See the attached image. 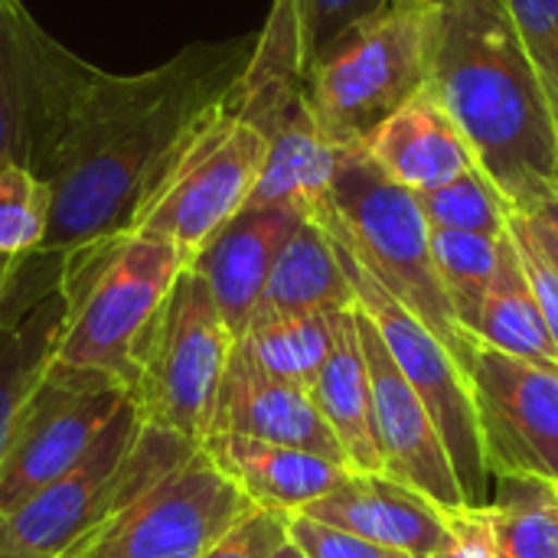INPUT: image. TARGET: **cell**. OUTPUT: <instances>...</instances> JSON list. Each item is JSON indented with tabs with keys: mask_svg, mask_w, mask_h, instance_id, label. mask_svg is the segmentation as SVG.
Instances as JSON below:
<instances>
[{
	"mask_svg": "<svg viewBox=\"0 0 558 558\" xmlns=\"http://www.w3.org/2000/svg\"><path fill=\"white\" fill-rule=\"evenodd\" d=\"M258 33L193 43L141 75L88 69L36 177L52 190L43 252H72L128 232L170 147L245 72Z\"/></svg>",
	"mask_w": 558,
	"mask_h": 558,
	"instance_id": "1",
	"label": "cell"
},
{
	"mask_svg": "<svg viewBox=\"0 0 558 558\" xmlns=\"http://www.w3.org/2000/svg\"><path fill=\"white\" fill-rule=\"evenodd\" d=\"M428 92L464 134L474 163L517 213L558 186V124L546 75L533 62L507 0H451Z\"/></svg>",
	"mask_w": 558,
	"mask_h": 558,
	"instance_id": "2",
	"label": "cell"
},
{
	"mask_svg": "<svg viewBox=\"0 0 558 558\" xmlns=\"http://www.w3.org/2000/svg\"><path fill=\"white\" fill-rule=\"evenodd\" d=\"M441 36V7L386 0L356 16L307 62V98L320 134L353 150L428 88Z\"/></svg>",
	"mask_w": 558,
	"mask_h": 558,
	"instance_id": "3",
	"label": "cell"
},
{
	"mask_svg": "<svg viewBox=\"0 0 558 558\" xmlns=\"http://www.w3.org/2000/svg\"><path fill=\"white\" fill-rule=\"evenodd\" d=\"M183 268L190 265L177 245L141 232L62 252V333L52 363L105 373L128 389L137 340Z\"/></svg>",
	"mask_w": 558,
	"mask_h": 558,
	"instance_id": "4",
	"label": "cell"
},
{
	"mask_svg": "<svg viewBox=\"0 0 558 558\" xmlns=\"http://www.w3.org/2000/svg\"><path fill=\"white\" fill-rule=\"evenodd\" d=\"M311 216L327 219L350 242L363 265L448 347L468 376L477 340L451 311L418 196L389 180L363 147H353L343 150L330 196Z\"/></svg>",
	"mask_w": 558,
	"mask_h": 558,
	"instance_id": "5",
	"label": "cell"
},
{
	"mask_svg": "<svg viewBox=\"0 0 558 558\" xmlns=\"http://www.w3.org/2000/svg\"><path fill=\"white\" fill-rule=\"evenodd\" d=\"M265 157V134L239 118L226 95L160 160L137 199L128 232L157 235L177 245L186 265H193L248 206Z\"/></svg>",
	"mask_w": 558,
	"mask_h": 558,
	"instance_id": "6",
	"label": "cell"
},
{
	"mask_svg": "<svg viewBox=\"0 0 558 558\" xmlns=\"http://www.w3.org/2000/svg\"><path fill=\"white\" fill-rule=\"evenodd\" d=\"M193 448L170 432L144 425L128 402L88 458L29 497L0 523V558H62L137 490L177 468Z\"/></svg>",
	"mask_w": 558,
	"mask_h": 558,
	"instance_id": "7",
	"label": "cell"
},
{
	"mask_svg": "<svg viewBox=\"0 0 558 558\" xmlns=\"http://www.w3.org/2000/svg\"><path fill=\"white\" fill-rule=\"evenodd\" d=\"M235 337L206 278L183 268L131 360L128 396L144 425L203 445Z\"/></svg>",
	"mask_w": 558,
	"mask_h": 558,
	"instance_id": "8",
	"label": "cell"
},
{
	"mask_svg": "<svg viewBox=\"0 0 558 558\" xmlns=\"http://www.w3.org/2000/svg\"><path fill=\"white\" fill-rule=\"evenodd\" d=\"M327 235L333 239L337 258L347 271V281L353 288V301L356 307L373 320V327L379 330L392 363L402 369V376L412 383V389L422 396L425 409L432 412L458 484L464 490V500L471 507H487L484 504V487H487V461H484V448H481V432H477V415H474V399H471V386L468 376L461 369V363L448 353V347L363 265V258L350 248V242L320 216H314Z\"/></svg>",
	"mask_w": 558,
	"mask_h": 558,
	"instance_id": "9",
	"label": "cell"
},
{
	"mask_svg": "<svg viewBox=\"0 0 558 558\" xmlns=\"http://www.w3.org/2000/svg\"><path fill=\"white\" fill-rule=\"evenodd\" d=\"M248 510L252 500L193 448L62 558H203Z\"/></svg>",
	"mask_w": 558,
	"mask_h": 558,
	"instance_id": "10",
	"label": "cell"
},
{
	"mask_svg": "<svg viewBox=\"0 0 558 558\" xmlns=\"http://www.w3.org/2000/svg\"><path fill=\"white\" fill-rule=\"evenodd\" d=\"M128 402L118 379L49 363L20 405L0 461V523L78 468Z\"/></svg>",
	"mask_w": 558,
	"mask_h": 558,
	"instance_id": "11",
	"label": "cell"
},
{
	"mask_svg": "<svg viewBox=\"0 0 558 558\" xmlns=\"http://www.w3.org/2000/svg\"><path fill=\"white\" fill-rule=\"evenodd\" d=\"M468 386L490 477L558 484V369L477 343Z\"/></svg>",
	"mask_w": 558,
	"mask_h": 558,
	"instance_id": "12",
	"label": "cell"
},
{
	"mask_svg": "<svg viewBox=\"0 0 558 558\" xmlns=\"http://www.w3.org/2000/svg\"><path fill=\"white\" fill-rule=\"evenodd\" d=\"M88 69L20 0H0V160L36 173Z\"/></svg>",
	"mask_w": 558,
	"mask_h": 558,
	"instance_id": "13",
	"label": "cell"
},
{
	"mask_svg": "<svg viewBox=\"0 0 558 558\" xmlns=\"http://www.w3.org/2000/svg\"><path fill=\"white\" fill-rule=\"evenodd\" d=\"M356 320H360V340H363V356L369 369L373 422H376V438H379L386 474L422 490L445 510L471 507L458 484L448 445L432 412L425 409L422 396L392 363L379 330L360 307H356Z\"/></svg>",
	"mask_w": 558,
	"mask_h": 558,
	"instance_id": "14",
	"label": "cell"
},
{
	"mask_svg": "<svg viewBox=\"0 0 558 558\" xmlns=\"http://www.w3.org/2000/svg\"><path fill=\"white\" fill-rule=\"evenodd\" d=\"M209 432H232L275 445L304 448L347 468L340 441L317 412L311 389L265 373L245 356L239 343L222 376Z\"/></svg>",
	"mask_w": 558,
	"mask_h": 558,
	"instance_id": "15",
	"label": "cell"
},
{
	"mask_svg": "<svg viewBox=\"0 0 558 558\" xmlns=\"http://www.w3.org/2000/svg\"><path fill=\"white\" fill-rule=\"evenodd\" d=\"M301 513L412 558H432L445 539V507L389 474L350 471L347 481Z\"/></svg>",
	"mask_w": 558,
	"mask_h": 558,
	"instance_id": "16",
	"label": "cell"
},
{
	"mask_svg": "<svg viewBox=\"0 0 558 558\" xmlns=\"http://www.w3.org/2000/svg\"><path fill=\"white\" fill-rule=\"evenodd\" d=\"M304 219L307 213L294 206L242 209L190 265L206 278L235 340L245 333L284 242Z\"/></svg>",
	"mask_w": 558,
	"mask_h": 558,
	"instance_id": "17",
	"label": "cell"
},
{
	"mask_svg": "<svg viewBox=\"0 0 558 558\" xmlns=\"http://www.w3.org/2000/svg\"><path fill=\"white\" fill-rule=\"evenodd\" d=\"M199 448L252 500V507L284 517L307 510L350 474V468L314 451L232 432H209Z\"/></svg>",
	"mask_w": 558,
	"mask_h": 558,
	"instance_id": "18",
	"label": "cell"
},
{
	"mask_svg": "<svg viewBox=\"0 0 558 558\" xmlns=\"http://www.w3.org/2000/svg\"><path fill=\"white\" fill-rule=\"evenodd\" d=\"M363 150L389 180L415 196L432 193L477 167L464 134L428 88L389 114L369 134Z\"/></svg>",
	"mask_w": 558,
	"mask_h": 558,
	"instance_id": "19",
	"label": "cell"
},
{
	"mask_svg": "<svg viewBox=\"0 0 558 558\" xmlns=\"http://www.w3.org/2000/svg\"><path fill=\"white\" fill-rule=\"evenodd\" d=\"M311 399L330 425V432L337 435L347 468L353 474H386L373 422V392L360 340L356 304L337 314L333 350L311 386Z\"/></svg>",
	"mask_w": 558,
	"mask_h": 558,
	"instance_id": "20",
	"label": "cell"
},
{
	"mask_svg": "<svg viewBox=\"0 0 558 558\" xmlns=\"http://www.w3.org/2000/svg\"><path fill=\"white\" fill-rule=\"evenodd\" d=\"M353 304V288L337 258L333 239L314 216H307L284 242L252 317L337 314Z\"/></svg>",
	"mask_w": 558,
	"mask_h": 558,
	"instance_id": "21",
	"label": "cell"
},
{
	"mask_svg": "<svg viewBox=\"0 0 558 558\" xmlns=\"http://www.w3.org/2000/svg\"><path fill=\"white\" fill-rule=\"evenodd\" d=\"M471 337L500 353L558 369L556 340H553L546 317L539 311V301L530 288V278L523 271V262H520L510 229L500 239L497 275H494V284L487 291V301L481 307V317H477Z\"/></svg>",
	"mask_w": 558,
	"mask_h": 558,
	"instance_id": "22",
	"label": "cell"
},
{
	"mask_svg": "<svg viewBox=\"0 0 558 558\" xmlns=\"http://www.w3.org/2000/svg\"><path fill=\"white\" fill-rule=\"evenodd\" d=\"M340 157L343 150L320 134L317 118L268 137V157L245 209L294 206L311 216L330 196Z\"/></svg>",
	"mask_w": 558,
	"mask_h": 558,
	"instance_id": "23",
	"label": "cell"
},
{
	"mask_svg": "<svg viewBox=\"0 0 558 558\" xmlns=\"http://www.w3.org/2000/svg\"><path fill=\"white\" fill-rule=\"evenodd\" d=\"M62 333V294L52 288L0 327V461L20 405L49 369Z\"/></svg>",
	"mask_w": 558,
	"mask_h": 558,
	"instance_id": "24",
	"label": "cell"
},
{
	"mask_svg": "<svg viewBox=\"0 0 558 558\" xmlns=\"http://www.w3.org/2000/svg\"><path fill=\"white\" fill-rule=\"evenodd\" d=\"M337 314L252 317V324L235 343L265 373L311 389L333 350Z\"/></svg>",
	"mask_w": 558,
	"mask_h": 558,
	"instance_id": "25",
	"label": "cell"
},
{
	"mask_svg": "<svg viewBox=\"0 0 558 558\" xmlns=\"http://www.w3.org/2000/svg\"><path fill=\"white\" fill-rule=\"evenodd\" d=\"M487 510L497 558H558V484L543 477H500Z\"/></svg>",
	"mask_w": 558,
	"mask_h": 558,
	"instance_id": "26",
	"label": "cell"
},
{
	"mask_svg": "<svg viewBox=\"0 0 558 558\" xmlns=\"http://www.w3.org/2000/svg\"><path fill=\"white\" fill-rule=\"evenodd\" d=\"M504 239V235H500ZM500 239L432 229V255L458 324L471 333L500 262Z\"/></svg>",
	"mask_w": 558,
	"mask_h": 558,
	"instance_id": "27",
	"label": "cell"
},
{
	"mask_svg": "<svg viewBox=\"0 0 558 558\" xmlns=\"http://www.w3.org/2000/svg\"><path fill=\"white\" fill-rule=\"evenodd\" d=\"M52 213V190L29 167L0 160V258L43 252Z\"/></svg>",
	"mask_w": 558,
	"mask_h": 558,
	"instance_id": "28",
	"label": "cell"
},
{
	"mask_svg": "<svg viewBox=\"0 0 558 558\" xmlns=\"http://www.w3.org/2000/svg\"><path fill=\"white\" fill-rule=\"evenodd\" d=\"M422 213L432 229H448V232H474V235H490L500 239L507 232V203L494 190V183L481 173V167L468 170L464 177L422 193L418 196Z\"/></svg>",
	"mask_w": 558,
	"mask_h": 558,
	"instance_id": "29",
	"label": "cell"
},
{
	"mask_svg": "<svg viewBox=\"0 0 558 558\" xmlns=\"http://www.w3.org/2000/svg\"><path fill=\"white\" fill-rule=\"evenodd\" d=\"M62 255L59 252H36L26 258H0V327L36 304L43 294L59 288Z\"/></svg>",
	"mask_w": 558,
	"mask_h": 558,
	"instance_id": "30",
	"label": "cell"
},
{
	"mask_svg": "<svg viewBox=\"0 0 558 558\" xmlns=\"http://www.w3.org/2000/svg\"><path fill=\"white\" fill-rule=\"evenodd\" d=\"M288 520L284 513L252 507L203 558H275L291 543Z\"/></svg>",
	"mask_w": 558,
	"mask_h": 558,
	"instance_id": "31",
	"label": "cell"
},
{
	"mask_svg": "<svg viewBox=\"0 0 558 558\" xmlns=\"http://www.w3.org/2000/svg\"><path fill=\"white\" fill-rule=\"evenodd\" d=\"M507 229L517 242V252H520V262H523V271L530 278V288L539 301V311L546 317V327L553 333L558 347V271L553 268L549 255L543 252L539 239L533 235L530 229V219L517 209H507Z\"/></svg>",
	"mask_w": 558,
	"mask_h": 558,
	"instance_id": "32",
	"label": "cell"
},
{
	"mask_svg": "<svg viewBox=\"0 0 558 558\" xmlns=\"http://www.w3.org/2000/svg\"><path fill=\"white\" fill-rule=\"evenodd\" d=\"M288 530H291V543L307 558H412L405 553L366 543V539H360L353 533H343L337 526L317 523V520H311L304 513H294L288 520Z\"/></svg>",
	"mask_w": 558,
	"mask_h": 558,
	"instance_id": "33",
	"label": "cell"
},
{
	"mask_svg": "<svg viewBox=\"0 0 558 558\" xmlns=\"http://www.w3.org/2000/svg\"><path fill=\"white\" fill-rule=\"evenodd\" d=\"M507 7L533 62L558 85V0H507Z\"/></svg>",
	"mask_w": 558,
	"mask_h": 558,
	"instance_id": "34",
	"label": "cell"
},
{
	"mask_svg": "<svg viewBox=\"0 0 558 558\" xmlns=\"http://www.w3.org/2000/svg\"><path fill=\"white\" fill-rule=\"evenodd\" d=\"M432 558H497L490 510L487 507L445 510V539Z\"/></svg>",
	"mask_w": 558,
	"mask_h": 558,
	"instance_id": "35",
	"label": "cell"
},
{
	"mask_svg": "<svg viewBox=\"0 0 558 558\" xmlns=\"http://www.w3.org/2000/svg\"><path fill=\"white\" fill-rule=\"evenodd\" d=\"M386 0H298L301 7V46L304 62L317 56L324 43H330L343 26H350L356 16L376 10Z\"/></svg>",
	"mask_w": 558,
	"mask_h": 558,
	"instance_id": "36",
	"label": "cell"
},
{
	"mask_svg": "<svg viewBox=\"0 0 558 558\" xmlns=\"http://www.w3.org/2000/svg\"><path fill=\"white\" fill-rule=\"evenodd\" d=\"M526 219H530V229H533V235L539 239V245H543V252L549 255V262H553V268L558 271V235L539 219V216H530V213H523Z\"/></svg>",
	"mask_w": 558,
	"mask_h": 558,
	"instance_id": "37",
	"label": "cell"
},
{
	"mask_svg": "<svg viewBox=\"0 0 558 558\" xmlns=\"http://www.w3.org/2000/svg\"><path fill=\"white\" fill-rule=\"evenodd\" d=\"M530 216H539V219L558 235V186L539 203V206H536V209H533V213H530Z\"/></svg>",
	"mask_w": 558,
	"mask_h": 558,
	"instance_id": "38",
	"label": "cell"
},
{
	"mask_svg": "<svg viewBox=\"0 0 558 558\" xmlns=\"http://www.w3.org/2000/svg\"><path fill=\"white\" fill-rule=\"evenodd\" d=\"M275 558H307V556H304V553H301L294 543H288V546H284V549H281V553H278Z\"/></svg>",
	"mask_w": 558,
	"mask_h": 558,
	"instance_id": "39",
	"label": "cell"
},
{
	"mask_svg": "<svg viewBox=\"0 0 558 558\" xmlns=\"http://www.w3.org/2000/svg\"><path fill=\"white\" fill-rule=\"evenodd\" d=\"M546 88H549V98H553V111H556V124H558V85L546 78Z\"/></svg>",
	"mask_w": 558,
	"mask_h": 558,
	"instance_id": "40",
	"label": "cell"
},
{
	"mask_svg": "<svg viewBox=\"0 0 558 558\" xmlns=\"http://www.w3.org/2000/svg\"><path fill=\"white\" fill-rule=\"evenodd\" d=\"M428 3H438V7H445V3H451V0H428Z\"/></svg>",
	"mask_w": 558,
	"mask_h": 558,
	"instance_id": "41",
	"label": "cell"
}]
</instances>
